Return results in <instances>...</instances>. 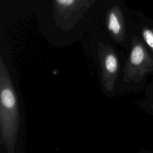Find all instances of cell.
Listing matches in <instances>:
<instances>
[{"instance_id": "obj_1", "label": "cell", "mask_w": 153, "mask_h": 153, "mask_svg": "<svg viewBox=\"0 0 153 153\" xmlns=\"http://www.w3.org/2000/svg\"><path fill=\"white\" fill-rule=\"evenodd\" d=\"M20 126L18 100L7 66L0 55L1 143L8 153H14Z\"/></svg>"}, {"instance_id": "obj_2", "label": "cell", "mask_w": 153, "mask_h": 153, "mask_svg": "<svg viewBox=\"0 0 153 153\" xmlns=\"http://www.w3.org/2000/svg\"><path fill=\"white\" fill-rule=\"evenodd\" d=\"M102 85L108 92L112 91L119 71V60L112 47L108 44L99 42L97 50Z\"/></svg>"}, {"instance_id": "obj_3", "label": "cell", "mask_w": 153, "mask_h": 153, "mask_svg": "<svg viewBox=\"0 0 153 153\" xmlns=\"http://www.w3.org/2000/svg\"><path fill=\"white\" fill-rule=\"evenodd\" d=\"M148 56L143 46L138 42L133 43L128 59L127 62L124 75V80L136 79L147 64Z\"/></svg>"}, {"instance_id": "obj_4", "label": "cell", "mask_w": 153, "mask_h": 153, "mask_svg": "<svg viewBox=\"0 0 153 153\" xmlns=\"http://www.w3.org/2000/svg\"><path fill=\"white\" fill-rule=\"evenodd\" d=\"M108 29L114 39L118 42H122L121 32L122 27L118 17L114 13H111L109 15L107 24Z\"/></svg>"}, {"instance_id": "obj_5", "label": "cell", "mask_w": 153, "mask_h": 153, "mask_svg": "<svg viewBox=\"0 0 153 153\" xmlns=\"http://www.w3.org/2000/svg\"><path fill=\"white\" fill-rule=\"evenodd\" d=\"M142 35L146 43L153 50V32L148 29H145L143 30Z\"/></svg>"}, {"instance_id": "obj_6", "label": "cell", "mask_w": 153, "mask_h": 153, "mask_svg": "<svg viewBox=\"0 0 153 153\" xmlns=\"http://www.w3.org/2000/svg\"><path fill=\"white\" fill-rule=\"evenodd\" d=\"M74 0H56L59 4L66 6L71 5L74 2Z\"/></svg>"}, {"instance_id": "obj_7", "label": "cell", "mask_w": 153, "mask_h": 153, "mask_svg": "<svg viewBox=\"0 0 153 153\" xmlns=\"http://www.w3.org/2000/svg\"><path fill=\"white\" fill-rule=\"evenodd\" d=\"M152 108H153V106H152Z\"/></svg>"}]
</instances>
